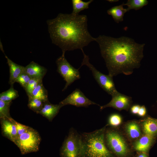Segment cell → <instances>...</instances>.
I'll use <instances>...</instances> for the list:
<instances>
[{
    "label": "cell",
    "mask_w": 157,
    "mask_h": 157,
    "mask_svg": "<svg viewBox=\"0 0 157 157\" xmlns=\"http://www.w3.org/2000/svg\"><path fill=\"white\" fill-rule=\"evenodd\" d=\"M125 130L130 139L135 140L141 135L140 128L139 124L135 121L128 122L125 126Z\"/></svg>",
    "instance_id": "17"
},
{
    "label": "cell",
    "mask_w": 157,
    "mask_h": 157,
    "mask_svg": "<svg viewBox=\"0 0 157 157\" xmlns=\"http://www.w3.org/2000/svg\"><path fill=\"white\" fill-rule=\"evenodd\" d=\"M112 97L109 103L100 106L101 110L107 107H112L119 111L123 110L127 111L131 105L132 98L119 92Z\"/></svg>",
    "instance_id": "10"
},
{
    "label": "cell",
    "mask_w": 157,
    "mask_h": 157,
    "mask_svg": "<svg viewBox=\"0 0 157 157\" xmlns=\"http://www.w3.org/2000/svg\"><path fill=\"white\" fill-rule=\"evenodd\" d=\"M59 104L62 107L67 105H73L77 107H88L92 105L99 106L87 98L78 89L76 88Z\"/></svg>",
    "instance_id": "9"
},
{
    "label": "cell",
    "mask_w": 157,
    "mask_h": 157,
    "mask_svg": "<svg viewBox=\"0 0 157 157\" xmlns=\"http://www.w3.org/2000/svg\"><path fill=\"white\" fill-rule=\"evenodd\" d=\"M137 157H148L145 153L142 152L139 154Z\"/></svg>",
    "instance_id": "31"
},
{
    "label": "cell",
    "mask_w": 157,
    "mask_h": 157,
    "mask_svg": "<svg viewBox=\"0 0 157 157\" xmlns=\"http://www.w3.org/2000/svg\"><path fill=\"white\" fill-rule=\"evenodd\" d=\"M9 119L15 124L18 136L25 132L31 127L17 122L12 118Z\"/></svg>",
    "instance_id": "28"
},
{
    "label": "cell",
    "mask_w": 157,
    "mask_h": 157,
    "mask_svg": "<svg viewBox=\"0 0 157 157\" xmlns=\"http://www.w3.org/2000/svg\"><path fill=\"white\" fill-rule=\"evenodd\" d=\"M11 102H6L0 100V118H12L10 114V108Z\"/></svg>",
    "instance_id": "24"
},
{
    "label": "cell",
    "mask_w": 157,
    "mask_h": 157,
    "mask_svg": "<svg viewBox=\"0 0 157 157\" xmlns=\"http://www.w3.org/2000/svg\"><path fill=\"white\" fill-rule=\"evenodd\" d=\"M4 54L9 68V83L10 86H13L18 77L25 71V67L15 63Z\"/></svg>",
    "instance_id": "14"
},
{
    "label": "cell",
    "mask_w": 157,
    "mask_h": 157,
    "mask_svg": "<svg viewBox=\"0 0 157 157\" xmlns=\"http://www.w3.org/2000/svg\"><path fill=\"white\" fill-rule=\"evenodd\" d=\"M41 141L38 132L32 128L18 136L14 143L19 149L22 154L36 152L39 150Z\"/></svg>",
    "instance_id": "5"
},
{
    "label": "cell",
    "mask_w": 157,
    "mask_h": 157,
    "mask_svg": "<svg viewBox=\"0 0 157 157\" xmlns=\"http://www.w3.org/2000/svg\"><path fill=\"white\" fill-rule=\"evenodd\" d=\"M57 66V72L66 81L65 85L62 91L65 90L75 81L80 78L79 69H76L72 66L67 61L63 53L56 61Z\"/></svg>",
    "instance_id": "8"
},
{
    "label": "cell",
    "mask_w": 157,
    "mask_h": 157,
    "mask_svg": "<svg viewBox=\"0 0 157 157\" xmlns=\"http://www.w3.org/2000/svg\"><path fill=\"white\" fill-rule=\"evenodd\" d=\"M44 103L39 99L28 97V106L29 108L37 113L43 107Z\"/></svg>",
    "instance_id": "23"
},
{
    "label": "cell",
    "mask_w": 157,
    "mask_h": 157,
    "mask_svg": "<svg viewBox=\"0 0 157 157\" xmlns=\"http://www.w3.org/2000/svg\"><path fill=\"white\" fill-rule=\"evenodd\" d=\"M122 119L120 116L117 114L111 115L109 117L107 125L113 127L119 126L121 123Z\"/></svg>",
    "instance_id": "27"
},
{
    "label": "cell",
    "mask_w": 157,
    "mask_h": 157,
    "mask_svg": "<svg viewBox=\"0 0 157 157\" xmlns=\"http://www.w3.org/2000/svg\"><path fill=\"white\" fill-rule=\"evenodd\" d=\"M146 113V110L144 106L140 107L138 115L139 116L142 117L145 116Z\"/></svg>",
    "instance_id": "29"
},
{
    "label": "cell",
    "mask_w": 157,
    "mask_h": 157,
    "mask_svg": "<svg viewBox=\"0 0 157 157\" xmlns=\"http://www.w3.org/2000/svg\"><path fill=\"white\" fill-rule=\"evenodd\" d=\"M142 126L145 134L154 137L157 135V119L147 117L142 121Z\"/></svg>",
    "instance_id": "16"
},
{
    "label": "cell",
    "mask_w": 157,
    "mask_h": 157,
    "mask_svg": "<svg viewBox=\"0 0 157 157\" xmlns=\"http://www.w3.org/2000/svg\"><path fill=\"white\" fill-rule=\"evenodd\" d=\"M140 107L138 105L133 106L131 109V113L134 114H138Z\"/></svg>",
    "instance_id": "30"
},
{
    "label": "cell",
    "mask_w": 157,
    "mask_h": 157,
    "mask_svg": "<svg viewBox=\"0 0 157 157\" xmlns=\"http://www.w3.org/2000/svg\"><path fill=\"white\" fill-rule=\"evenodd\" d=\"M109 2H116L118 1V0H108Z\"/></svg>",
    "instance_id": "32"
},
{
    "label": "cell",
    "mask_w": 157,
    "mask_h": 157,
    "mask_svg": "<svg viewBox=\"0 0 157 157\" xmlns=\"http://www.w3.org/2000/svg\"><path fill=\"white\" fill-rule=\"evenodd\" d=\"M81 51L83 55V58L80 67L83 65L87 66L91 71L94 78L100 86L112 97L119 92L116 89L113 77L109 75L104 74L98 71L89 61V58L84 53L83 49Z\"/></svg>",
    "instance_id": "6"
},
{
    "label": "cell",
    "mask_w": 157,
    "mask_h": 157,
    "mask_svg": "<svg viewBox=\"0 0 157 157\" xmlns=\"http://www.w3.org/2000/svg\"><path fill=\"white\" fill-rule=\"evenodd\" d=\"M81 148V135L71 128L61 148V155L62 157H80Z\"/></svg>",
    "instance_id": "7"
},
{
    "label": "cell",
    "mask_w": 157,
    "mask_h": 157,
    "mask_svg": "<svg viewBox=\"0 0 157 157\" xmlns=\"http://www.w3.org/2000/svg\"><path fill=\"white\" fill-rule=\"evenodd\" d=\"M18 96L17 91L14 89L13 85L10 86L8 90L0 93V100L6 102H11Z\"/></svg>",
    "instance_id": "20"
},
{
    "label": "cell",
    "mask_w": 157,
    "mask_h": 157,
    "mask_svg": "<svg viewBox=\"0 0 157 157\" xmlns=\"http://www.w3.org/2000/svg\"><path fill=\"white\" fill-rule=\"evenodd\" d=\"M108 72L113 77L120 74L129 75L139 68L144 57L145 44L136 42L125 36L115 38L100 35L95 38Z\"/></svg>",
    "instance_id": "1"
},
{
    "label": "cell",
    "mask_w": 157,
    "mask_h": 157,
    "mask_svg": "<svg viewBox=\"0 0 157 157\" xmlns=\"http://www.w3.org/2000/svg\"><path fill=\"white\" fill-rule=\"evenodd\" d=\"M62 107L59 104H53L50 103L48 101L44 103L43 107L37 113L41 114L49 121H51L57 115Z\"/></svg>",
    "instance_id": "12"
},
{
    "label": "cell",
    "mask_w": 157,
    "mask_h": 157,
    "mask_svg": "<svg viewBox=\"0 0 157 157\" xmlns=\"http://www.w3.org/2000/svg\"><path fill=\"white\" fill-rule=\"evenodd\" d=\"M155 137L144 134L135 142L134 145L136 151L142 153L147 152L153 144Z\"/></svg>",
    "instance_id": "15"
},
{
    "label": "cell",
    "mask_w": 157,
    "mask_h": 157,
    "mask_svg": "<svg viewBox=\"0 0 157 157\" xmlns=\"http://www.w3.org/2000/svg\"><path fill=\"white\" fill-rule=\"evenodd\" d=\"M85 15L59 13L47 21L48 31L53 44L58 46L63 53L67 51L83 48L95 41L87 28Z\"/></svg>",
    "instance_id": "2"
},
{
    "label": "cell",
    "mask_w": 157,
    "mask_h": 157,
    "mask_svg": "<svg viewBox=\"0 0 157 157\" xmlns=\"http://www.w3.org/2000/svg\"><path fill=\"white\" fill-rule=\"evenodd\" d=\"M106 146L118 157H126L130 152L128 143L117 129L114 127L106 128L104 135Z\"/></svg>",
    "instance_id": "4"
},
{
    "label": "cell",
    "mask_w": 157,
    "mask_h": 157,
    "mask_svg": "<svg viewBox=\"0 0 157 157\" xmlns=\"http://www.w3.org/2000/svg\"><path fill=\"white\" fill-rule=\"evenodd\" d=\"M106 126L99 129L81 134L80 157H115L105 143Z\"/></svg>",
    "instance_id": "3"
},
{
    "label": "cell",
    "mask_w": 157,
    "mask_h": 157,
    "mask_svg": "<svg viewBox=\"0 0 157 157\" xmlns=\"http://www.w3.org/2000/svg\"><path fill=\"white\" fill-rule=\"evenodd\" d=\"M25 71L31 78L42 79L46 74L47 69L34 61L25 67Z\"/></svg>",
    "instance_id": "13"
},
{
    "label": "cell",
    "mask_w": 157,
    "mask_h": 157,
    "mask_svg": "<svg viewBox=\"0 0 157 157\" xmlns=\"http://www.w3.org/2000/svg\"><path fill=\"white\" fill-rule=\"evenodd\" d=\"M148 1L147 0H128L126 3H123L124 6H127L128 11L131 9L137 10L147 5Z\"/></svg>",
    "instance_id": "22"
},
{
    "label": "cell",
    "mask_w": 157,
    "mask_h": 157,
    "mask_svg": "<svg viewBox=\"0 0 157 157\" xmlns=\"http://www.w3.org/2000/svg\"><path fill=\"white\" fill-rule=\"evenodd\" d=\"M31 79V77L24 71L17 78L15 82L19 83L25 89Z\"/></svg>",
    "instance_id": "26"
},
{
    "label": "cell",
    "mask_w": 157,
    "mask_h": 157,
    "mask_svg": "<svg viewBox=\"0 0 157 157\" xmlns=\"http://www.w3.org/2000/svg\"><path fill=\"white\" fill-rule=\"evenodd\" d=\"M28 97L39 99L44 102L48 101L47 91L44 87L42 82L38 84Z\"/></svg>",
    "instance_id": "19"
},
{
    "label": "cell",
    "mask_w": 157,
    "mask_h": 157,
    "mask_svg": "<svg viewBox=\"0 0 157 157\" xmlns=\"http://www.w3.org/2000/svg\"><path fill=\"white\" fill-rule=\"evenodd\" d=\"M0 120L2 135L14 143L18 136L15 124L7 118H1Z\"/></svg>",
    "instance_id": "11"
},
{
    "label": "cell",
    "mask_w": 157,
    "mask_h": 157,
    "mask_svg": "<svg viewBox=\"0 0 157 157\" xmlns=\"http://www.w3.org/2000/svg\"><path fill=\"white\" fill-rule=\"evenodd\" d=\"M42 79L31 78L25 89L28 97L31 94L33 90L38 84L42 82Z\"/></svg>",
    "instance_id": "25"
},
{
    "label": "cell",
    "mask_w": 157,
    "mask_h": 157,
    "mask_svg": "<svg viewBox=\"0 0 157 157\" xmlns=\"http://www.w3.org/2000/svg\"></svg>",
    "instance_id": "33"
},
{
    "label": "cell",
    "mask_w": 157,
    "mask_h": 157,
    "mask_svg": "<svg viewBox=\"0 0 157 157\" xmlns=\"http://www.w3.org/2000/svg\"><path fill=\"white\" fill-rule=\"evenodd\" d=\"M93 1L90 0L85 2L81 0H72L73 10L72 13L74 14H78L82 10L88 9L89 4Z\"/></svg>",
    "instance_id": "21"
},
{
    "label": "cell",
    "mask_w": 157,
    "mask_h": 157,
    "mask_svg": "<svg viewBox=\"0 0 157 157\" xmlns=\"http://www.w3.org/2000/svg\"><path fill=\"white\" fill-rule=\"evenodd\" d=\"M124 6L123 3L121 5L113 6L107 10L108 14L111 15L117 23L122 21L124 14L128 11L127 8L123 7Z\"/></svg>",
    "instance_id": "18"
}]
</instances>
